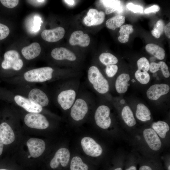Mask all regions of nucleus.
Returning <instances> with one entry per match:
<instances>
[{"instance_id": "nucleus-1", "label": "nucleus", "mask_w": 170, "mask_h": 170, "mask_svg": "<svg viewBox=\"0 0 170 170\" xmlns=\"http://www.w3.org/2000/svg\"><path fill=\"white\" fill-rule=\"evenodd\" d=\"M87 78L93 88L99 93L104 94L109 91V85L108 81L96 66H92L89 68Z\"/></svg>"}, {"instance_id": "nucleus-2", "label": "nucleus", "mask_w": 170, "mask_h": 170, "mask_svg": "<svg viewBox=\"0 0 170 170\" xmlns=\"http://www.w3.org/2000/svg\"><path fill=\"white\" fill-rule=\"evenodd\" d=\"M88 95L79 94L71 107L70 115L71 118L77 121L82 120L88 113L89 104L93 102Z\"/></svg>"}, {"instance_id": "nucleus-3", "label": "nucleus", "mask_w": 170, "mask_h": 170, "mask_svg": "<svg viewBox=\"0 0 170 170\" xmlns=\"http://www.w3.org/2000/svg\"><path fill=\"white\" fill-rule=\"evenodd\" d=\"M72 83L67 84L66 88L60 92L57 97L58 103L65 110L71 108L78 94V84Z\"/></svg>"}, {"instance_id": "nucleus-4", "label": "nucleus", "mask_w": 170, "mask_h": 170, "mask_svg": "<svg viewBox=\"0 0 170 170\" xmlns=\"http://www.w3.org/2000/svg\"><path fill=\"white\" fill-rule=\"evenodd\" d=\"M54 71L53 69L49 67H41L26 72L24 76L28 82H43L52 79Z\"/></svg>"}, {"instance_id": "nucleus-5", "label": "nucleus", "mask_w": 170, "mask_h": 170, "mask_svg": "<svg viewBox=\"0 0 170 170\" xmlns=\"http://www.w3.org/2000/svg\"><path fill=\"white\" fill-rule=\"evenodd\" d=\"M4 60L1 64L3 69L12 68L15 70L18 71L22 68L23 62L17 51L14 50L8 51L4 54Z\"/></svg>"}, {"instance_id": "nucleus-6", "label": "nucleus", "mask_w": 170, "mask_h": 170, "mask_svg": "<svg viewBox=\"0 0 170 170\" xmlns=\"http://www.w3.org/2000/svg\"><path fill=\"white\" fill-rule=\"evenodd\" d=\"M24 120L26 124L32 128L44 129L49 126V122L46 117L39 113H29L25 116Z\"/></svg>"}, {"instance_id": "nucleus-7", "label": "nucleus", "mask_w": 170, "mask_h": 170, "mask_svg": "<svg viewBox=\"0 0 170 170\" xmlns=\"http://www.w3.org/2000/svg\"><path fill=\"white\" fill-rule=\"evenodd\" d=\"M110 113V110L108 106L102 105L98 107L94 116L96 124L103 129H105L109 128L111 123Z\"/></svg>"}, {"instance_id": "nucleus-8", "label": "nucleus", "mask_w": 170, "mask_h": 170, "mask_svg": "<svg viewBox=\"0 0 170 170\" xmlns=\"http://www.w3.org/2000/svg\"><path fill=\"white\" fill-rule=\"evenodd\" d=\"M81 144L85 153L89 156H98L102 152L103 150L101 146L91 138H83L81 141Z\"/></svg>"}, {"instance_id": "nucleus-9", "label": "nucleus", "mask_w": 170, "mask_h": 170, "mask_svg": "<svg viewBox=\"0 0 170 170\" xmlns=\"http://www.w3.org/2000/svg\"><path fill=\"white\" fill-rule=\"evenodd\" d=\"M30 155L34 158L40 156L44 152L45 148L44 141L41 139L31 138L26 142Z\"/></svg>"}, {"instance_id": "nucleus-10", "label": "nucleus", "mask_w": 170, "mask_h": 170, "mask_svg": "<svg viewBox=\"0 0 170 170\" xmlns=\"http://www.w3.org/2000/svg\"><path fill=\"white\" fill-rule=\"evenodd\" d=\"M70 157V153L68 149L65 148H60L56 151L51 160L50 166L52 168H56L60 163L62 166L66 167L68 163Z\"/></svg>"}, {"instance_id": "nucleus-11", "label": "nucleus", "mask_w": 170, "mask_h": 170, "mask_svg": "<svg viewBox=\"0 0 170 170\" xmlns=\"http://www.w3.org/2000/svg\"><path fill=\"white\" fill-rule=\"evenodd\" d=\"M105 18V14L104 12H99L95 9H90L87 15L84 17L83 22L88 26L98 25L104 22Z\"/></svg>"}, {"instance_id": "nucleus-12", "label": "nucleus", "mask_w": 170, "mask_h": 170, "mask_svg": "<svg viewBox=\"0 0 170 170\" xmlns=\"http://www.w3.org/2000/svg\"><path fill=\"white\" fill-rule=\"evenodd\" d=\"M143 134L147 144L151 149L156 151L160 149L162 142L157 134L153 129H144Z\"/></svg>"}, {"instance_id": "nucleus-13", "label": "nucleus", "mask_w": 170, "mask_h": 170, "mask_svg": "<svg viewBox=\"0 0 170 170\" xmlns=\"http://www.w3.org/2000/svg\"><path fill=\"white\" fill-rule=\"evenodd\" d=\"M170 87L167 84H155L151 86L146 92L147 97L149 99L156 100L160 97L167 94Z\"/></svg>"}, {"instance_id": "nucleus-14", "label": "nucleus", "mask_w": 170, "mask_h": 170, "mask_svg": "<svg viewBox=\"0 0 170 170\" xmlns=\"http://www.w3.org/2000/svg\"><path fill=\"white\" fill-rule=\"evenodd\" d=\"M65 31L61 27L51 30H44L41 33V37L44 40L49 42H56L64 36Z\"/></svg>"}, {"instance_id": "nucleus-15", "label": "nucleus", "mask_w": 170, "mask_h": 170, "mask_svg": "<svg viewBox=\"0 0 170 170\" xmlns=\"http://www.w3.org/2000/svg\"><path fill=\"white\" fill-rule=\"evenodd\" d=\"M29 99L34 103L41 107L47 105L49 102L47 95L41 90L34 88L29 93Z\"/></svg>"}, {"instance_id": "nucleus-16", "label": "nucleus", "mask_w": 170, "mask_h": 170, "mask_svg": "<svg viewBox=\"0 0 170 170\" xmlns=\"http://www.w3.org/2000/svg\"><path fill=\"white\" fill-rule=\"evenodd\" d=\"M14 100L19 105L30 113H39L42 110V107L34 103L29 99L20 95H16Z\"/></svg>"}, {"instance_id": "nucleus-17", "label": "nucleus", "mask_w": 170, "mask_h": 170, "mask_svg": "<svg viewBox=\"0 0 170 170\" xmlns=\"http://www.w3.org/2000/svg\"><path fill=\"white\" fill-rule=\"evenodd\" d=\"M51 56L54 59L59 60H66L75 61L76 59L75 54L72 52L63 47L56 48L51 53Z\"/></svg>"}, {"instance_id": "nucleus-18", "label": "nucleus", "mask_w": 170, "mask_h": 170, "mask_svg": "<svg viewBox=\"0 0 170 170\" xmlns=\"http://www.w3.org/2000/svg\"><path fill=\"white\" fill-rule=\"evenodd\" d=\"M69 42L71 45H79L86 47L89 44L90 38L87 34H84L82 31H76L71 34Z\"/></svg>"}, {"instance_id": "nucleus-19", "label": "nucleus", "mask_w": 170, "mask_h": 170, "mask_svg": "<svg viewBox=\"0 0 170 170\" xmlns=\"http://www.w3.org/2000/svg\"><path fill=\"white\" fill-rule=\"evenodd\" d=\"M0 138L3 144L7 145L11 144L14 140V133L10 126L6 122L0 125Z\"/></svg>"}, {"instance_id": "nucleus-20", "label": "nucleus", "mask_w": 170, "mask_h": 170, "mask_svg": "<svg viewBox=\"0 0 170 170\" xmlns=\"http://www.w3.org/2000/svg\"><path fill=\"white\" fill-rule=\"evenodd\" d=\"M41 52L40 44L36 42H33L28 46L24 47L21 53L27 60L33 59L39 55Z\"/></svg>"}, {"instance_id": "nucleus-21", "label": "nucleus", "mask_w": 170, "mask_h": 170, "mask_svg": "<svg viewBox=\"0 0 170 170\" xmlns=\"http://www.w3.org/2000/svg\"><path fill=\"white\" fill-rule=\"evenodd\" d=\"M105 9V13L109 14L114 12L121 13L123 11V7L121 2L117 0H100Z\"/></svg>"}, {"instance_id": "nucleus-22", "label": "nucleus", "mask_w": 170, "mask_h": 170, "mask_svg": "<svg viewBox=\"0 0 170 170\" xmlns=\"http://www.w3.org/2000/svg\"><path fill=\"white\" fill-rule=\"evenodd\" d=\"M130 79L129 75L126 73L122 74L118 76L116 81L115 86L118 93L123 94L127 91Z\"/></svg>"}, {"instance_id": "nucleus-23", "label": "nucleus", "mask_w": 170, "mask_h": 170, "mask_svg": "<svg viewBox=\"0 0 170 170\" xmlns=\"http://www.w3.org/2000/svg\"><path fill=\"white\" fill-rule=\"evenodd\" d=\"M151 113L148 107L142 103L138 104L136 112L137 118L142 121H149L151 119Z\"/></svg>"}, {"instance_id": "nucleus-24", "label": "nucleus", "mask_w": 170, "mask_h": 170, "mask_svg": "<svg viewBox=\"0 0 170 170\" xmlns=\"http://www.w3.org/2000/svg\"><path fill=\"white\" fill-rule=\"evenodd\" d=\"M146 50L149 53L153 55L157 59L162 60L165 56L164 49L159 46L153 43H149L145 46Z\"/></svg>"}, {"instance_id": "nucleus-25", "label": "nucleus", "mask_w": 170, "mask_h": 170, "mask_svg": "<svg viewBox=\"0 0 170 170\" xmlns=\"http://www.w3.org/2000/svg\"><path fill=\"white\" fill-rule=\"evenodd\" d=\"M152 127L156 133L162 139L166 137L167 133L170 129L169 127L167 122L161 121L153 123Z\"/></svg>"}, {"instance_id": "nucleus-26", "label": "nucleus", "mask_w": 170, "mask_h": 170, "mask_svg": "<svg viewBox=\"0 0 170 170\" xmlns=\"http://www.w3.org/2000/svg\"><path fill=\"white\" fill-rule=\"evenodd\" d=\"M149 70L153 73L161 70L163 76L166 78L170 76V74L168 71V66L163 61H160L158 63L152 62L150 64Z\"/></svg>"}, {"instance_id": "nucleus-27", "label": "nucleus", "mask_w": 170, "mask_h": 170, "mask_svg": "<svg viewBox=\"0 0 170 170\" xmlns=\"http://www.w3.org/2000/svg\"><path fill=\"white\" fill-rule=\"evenodd\" d=\"M133 26L130 24H126L121 26L119 31L120 36L118 37V41L122 43L127 42L129 40V35L133 31Z\"/></svg>"}, {"instance_id": "nucleus-28", "label": "nucleus", "mask_w": 170, "mask_h": 170, "mask_svg": "<svg viewBox=\"0 0 170 170\" xmlns=\"http://www.w3.org/2000/svg\"><path fill=\"white\" fill-rule=\"evenodd\" d=\"M122 116L125 123L129 127H133L136 123L133 112L128 106H124L122 111Z\"/></svg>"}, {"instance_id": "nucleus-29", "label": "nucleus", "mask_w": 170, "mask_h": 170, "mask_svg": "<svg viewBox=\"0 0 170 170\" xmlns=\"http://www.w3.org/2000/svg\"><path fill=\"white\" fill-rule=\"evenodd\" d=\"M125 21V17L121 15H117L108 19L106 21V26L109 29L114 30L120 27Z\"/></svg>"}, {"instance_id": "nucleus-30", "label": "nucleus", "mask_w": 170, "mask_h": 170, "mask_svg": "<svg viewBox=\"0 0 170 170\" xmlns=\"http://www.w3.org/2000/svg\"><path fill=\"white\" fill-rule=\"evenodd\" d=\"M100 62L105 66L115 65L118 61L117 58L113 54L109 53H103L99 56Z\"/></svg>"}, {"instance_id": "nucleus-31", "label": "nucleus", "mask_w": 170, "mask_h": 170, "mask_svg": "<svg viewBox=\"0 0 170 170\" xmlns=\"http://www.w3.org/2000/svg\"><path fill=\"white\" fill-rule=\"evenodd\" d=\"M71 170H88V166L84 163L81 158L78 156L74 157L70 165Z\"/></svg>"}, {"instance_id": "nucleus-32", "label": "nucleus", "mask_w": 170, "mask_h": 170, "mask_svg": "<svg viewBox=\"0 0 170 170\" xmlns=\"http://www.w3.org/2000/svg\"><path fill=\"white\" fill-rule=\"evenodd\" d=\"M164 26L163 21L161 19L158 20L151 31L152 35L156 38H159L163 32Z\"/></svg>"}, {"instance_id": "nucleus-33", "label": "nucleus", "mask_w": 170, "mask_h": 170, "mask_svg": "<svg viewBox=\"0 0 170 170\" xmlns=\"http://www.w3.org/2000/svg\"><path fill=\"white\" fill-rule=\"evenodd\" d=\"M135 76L136 79L143 84H147L150 80V76L147 72L142 71L138 70L135 72Z\"/></svg>"}, {"instance_id": "nucleus-34", "label": "nucleus", "mask_w": 170, "mask_h": 170, "mask_svg": "<svg viewBox=\"0 0 170 170\" xmlns=\"http://www.w3.org/2000/svg\"><path fill=\"white\" fill-rule=\"evenodd\" d=\"M137 65L138 69L142 71L147 72L149 70V62L144 57L140 58L137 61Z\"/></svg>"}, {"instance_id": "nucleus-35", "label": "nucleus", "mask_w": 170, "mask_h": 170, "mask_svg": "<svg viewBox=\"0 0 170 170\" xmlns=\"http://www.w3.org/2000/svg\"><path fill=\"white\" fill-rule=\"evenodd\" d=\"M118 69L117 66L115 65L107 66L105 70V73L108 77H112L116 74Z\"/></svg>"}, {"instance_id": "nucleus-36", "label": "nucleus", "mask_w": 170, "mask_h": 170, "mask_svg": "<svg viewBox=\"0 0 170 170\" xmlns=\"http://www.w3.org/2000/svg\"><path fill=\"white\" fill-rule=\"evenodd\" d=\"M9 29L8 26L0 23V40L6 38L9 33Z\"/></svg>"}, {"instance_id": "nucleus-37", "label": "nucleus", "mask_w": 170, "mask_h": 170, "mask_svg": "<svg viewBox=\"0 0 170 170\" xmlns=\"http://www.w3.org/2000/svg\"><path fill=\"white\" fill-rule=\"evenodd\" d=\"M0 1L4 6L10 8L16 6L19 2L18 0H1Z\"/></svg>"}, {"instance_id": "nucleus-38", "label": "nucleus", "mask_w": 170, "mask_h": 170, "mask_svg": "<svg viewBox=\"0 0 170 170\" xmlns=\"http://www.w3.org/2000/svg\"><path fill=\"white\" fill-rule=\"evenodd\" d=\"M42 21L41 19L39 16H36L34 17L32 29V31L36 32L39 31Z\"/></svg>"}, {"instance_id": "nucleus-39", "label": "nucleus", "mask_w": 170, "mask_h": 170, "mask_svg": "<svg viewBox=\"0 0 170 170\" xmlns=\"http://www.w3.org/2000/svg\"><path fill=\"white\" fill-rule=\"evenodd\" d=\"M126 7L128 9L134 13L143 12V8L141 6L136 5L132 3H129L127 5Z\"/></svg>"}, {"instance_id": "nucleus-40", "label": "nucleus", "mask_w": 170, "mask_h": 170, "mask_svg": "<svg viewBox=\"0 0 170 170\" xmlns=\"http://www.w3.org/2000/svg\"><path fill=\"white\" fill-rule=\"evenodd\" d=\"M160 9V7L157 5H154L151 6L145 9L144 12L145 14H148L150 13H156L158 12Z\"/></svg>"}, {"instance_id": "nucleus-41", "label": "nucleus", "mask_w": 170, "mask_h": 170, "mask_svg": "<svg viewBox=\"0 0 170 170\" xmlns=\"http://www.w3.org/2000/svg\"><path fill=\"white\" fill-rule=\"evenodd\" d=\"M164 33L167 37L170 38V23L169 22L165 26L164 29Z\"/></svg>"}, {"instance_id": "nucleus-42", "label": "nucleus", "mask_w": 170, "mask_h": 170, "mask_svg": "<svg viewBox=\"0 0 170 170\" xmlns=\"http://www.w3.org/2000/svg\"><path fill=\"white\" fill-rule=\"evenodd\" d=\"M139 170H152V169L149 166L144 165L141 167Z\"/></svg>"}, {"instance_id": "nucleus-43", "label": "nucleus", "mask_w": 170, "mask_h": 170, "mask_svg": "<svg viewBox=\"0 0 170 170\" xmlns=\"http://www.w3.org/2000/svg\"><path fill=\"white\" fill-rule=\"evenodd\" d=\"M3 143L0 138V156L1 155L3 149Z\"/></svg>"}, {"instance_id": "nucleus-44", "label": "nucleus", "mask_w": 170, "mask_h": 170, "mask_svg": "<svg viewBox=\"0 0 170 170\" xmlns=\"http://www.w3.org/2000/svg\"><path fill=\"white\" fill-rule=\"evenodd\" d=\"M65 3H67L68 4L70 5H72L74 4V0H64Z\"/></svg>"}, {"instance_id": "nucleus-45", "label": "nucleus", "mask_w": 170, "mask_h": 170, "mask_svg": "<svg viewBox=\"0 0 170 170\" xmlns=\"http://www.w3.org/2000/svg\"><path fill=\"white\" fill-rule=\"evenodd\" d=\"M126 170H137L135 166H132Z\"/></svg>"}, {"instance_id": "nucleus-46", "label": "nucleus", "mask_w": 170, "mask_h": 170, "mask_svg": "<svg viewBox=\"0 0 170 170\" xmlns=\"http://www.w3.org/2000/svg\"><path fill=\"white\" fill-rule=\"evenodd\" d=\"M114 170H122V169L120 167L117 168Z\"/></svg>"}, {"instance_id": "nucleus-47", "label": "nucleus", "mask_w": 170, "mask_h": 170, "mask_svg": "<svg viewBox=\"0 0 170 170\" xmlns=\"http://www.w3.org/2000/svg\"><path fill=\"white\" fill-rule=\"evenodd\" d=\"M44 1H45L44 0H36V1L38 2H44Z\"/></svg>"}, {"instance_id": "nucleus-48", "label": "nucleus", "mask_w": 170, "mask_h": 170, "mask_svg": "<svg viewBox=\"0 0 170 170\" xmlns=\"http://www.w3.org/2000/svg\"><path fill=\"white\" fill-rule=\"evenodd\" d=\"M121 103L122 104H123V103H124V100L123 99L121 101Z\"/></svg>"}, {"instance_id": "nucleus-49", "label": "nucleus", "mask_w": 170, "mask_h": 170, "mask_svg": "<svg viewBox=\"0 0 170 170\" xmlns=\"http://www.w3.org/2000/svg\"><path fill=\"white\" fill-rule=\"evenodd\" d=\"M168 170H170V165L168 166Z\"/></svg>"}, {"instance_id": "nucleus-50", "label": "nucleus", "mask_w": 170, "mask_h": 170, "mask_svg": "<svg viewBox=\"0 0 170 170\" xmlns=\"http://www.w3.org/2000/svg\"><path fill=\"white\" fill-rule=\"evenodd\" d=\"M31 157V155H29V156H28V158H30Z\"/></svg>"}, {"instance_id": "nucleus-51", "label": "nucleus", "mask_w": 170, "mask_h": 170, "mask_svg": "<svg viewBox=\"0 0 170 170\" xmlns=\"http://www.w3.org/2000/svg\"><path fill=\"white\" fill-rule=\"evenodd\" d=\"M0 170H8L5 169H0Z\"/></svg>"}]
</instances>
